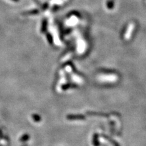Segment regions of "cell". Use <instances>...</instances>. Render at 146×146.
I'll list each match as a JSON object with an SVG mask.
<instances>
[{"instance_id": "cell-1", "label": "cell", "mask_w": 146, "mask_h": 146, "mask_svg": "<svg viewBox=\"0 0 146 146\" xmlns=\"http://www.w3.org/2000/svg\"><path fill=\"white\" fill-rule=\"evenodd\" d=\"M12 1H15V2H17V1H18V0H12Z\"/></svg>"}]
</instances>
